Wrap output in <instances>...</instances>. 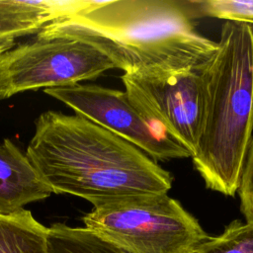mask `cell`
I'll return each instance as SVG.
<instances>
[{
    "label": "cell",
    "instance_id": "obj_1",
    "mask_svg": "<svg viewBox=\"0 0 253 253\" xmlns=\"http://www.w3.org/2000/svg\"><path fill=\"white\" fill-rule=\"evenodd\" d=\"M27 157L55 194H69L94 208L167 194L170 172L139 148L88 119L42 113Z\"/></svg>",
    "mask_w": 253,
    "mask_h": 253
},
{
    "label": "cell",
    "instance_id": "obj_2",
    "mask_svg": "<svg viewBox=\"0 0 253 253\" xmlns=\"http://www.w3.org/2000/svg\"><path fill=\"white\" fill-rule=\"evenodd\" d=\"M202 131L191 157L206 187L234 196L253 132V26L225 21L201 70Z\"/></svg>",
    "mask_w": 253,
    "mask_h": 253
},
{
    "label": "cell",
    "instance_id": "obj_3",
    "mask_svg": "<svg viewBox=\"0 0 253 253\" xmlns=\"http://www.w3.org/2000/svg\"><path fill=\"white\" fill-rule=\"evenodd\" d=\"M191 1H84L73 18L124 73L182 70L204 65L216 42L194 23Z\"/></svg>",
    "mask_w": 253,
    "mask_h": 253
},
{
    "label": "cell",
    "instance_id": "obj_4",
    "mask_svg": "<svg viewBox=\"0 0 253 253\" xmlns=\"http://www.w3.org/2000/svg\"><path fill=\"white\" fill-rule=\"evenodd\" d=\"M116 68L70 14L0 54V100L29 90L66 87Z\"/></svg>",
    "mask_w": 253,
    "mask_h": 253
},
{
    "label": "cell",
    "instance_id": "obj_5",
    "mask_svg": "<svg viewBox=\"0 0 253 253\" xmlns=\"http://www.w3.org/2000/svg\"><path fill=\"white\" fill-rule=\"evenodd\" d=\"M82 219L85 227L130 253H197L210 237L167 194L93 208Z\"/></svg>",
    "mask_w": 253,
    "mask_h": 253
},
{
    "label": "cell",
    "instance_id": "obj_6",
    "mask_svg": "<svg viewBox=\"0 0 253 253\" xmlns=\"http://www.w3.org/2000/svg\"><path fill=\"white\" fill-rule=\"evenodd\" d=\"M200 67L124 73L130 101L191 154L202 131L204 93Z\"/></svg>",
    "mask_w": 253,
    "mask_h": 253
},
{
    "label": "cell",
    "instance_id": "obj_7",
    "mask_svg": "<svg viewBox=\"0 0 253 253\" xmlns=\"http://www.w3.org/2000/svg\"><path fill=\"white\" fill-rule=\"evenodd\" d=\"M43 91L75 114L130 142L154 161L191 157L188 150L143 115L126 92L82 84Z\"/></svg>",
    "mask_w": 253,
    "mask_h": 253
},
{
    "label": "cell",
    "instance_id": "obj_8",
    "mask_svg": "<svg viewBox=\"0 0 253 253\" xmlns=\"http://www.w3.org/2000/svg\"><path fill=\"white\" fill-rule=\"evenodd\" d=\"M30 159L10 139L0 144V210L15 211L51 195Z\"/></svg>",
    "mask_w": 253,
    "mask_h": 253
},
{
    "label": "cell",
    "instance_id": "obj_9",
    "mask_svg": "<svg viewBox=\"0 0 253 253\" xmlns=\"http://www.w3.org/2000/svg\"><path fill=\"white\" fill-rule=\"evenodd\" d=\"M76 1L0 0V54L12 48L16 40L37 34L47 23L69 15Z\"/></svg>",
    "mask_w": 253,
    "mask_h": 253
},
{
    "label": "cell",
    "instance_id": "obj_10",
    "mask_svg": "<svg viewBox=\"0 0 253 253\" xmlns=\"http://www.w3.org/2000/svg\"><path fill=\"white\" fill-rule=\"evenodd\" d=\"M48 227L28 210H0V253H48Z\"/></svg>",
    "mask_w": 253,
    "mask_h": 253
},
{
    "label": "cell",
    "instance_id": "obj_11",
    "mask_svg": "<svg viewBox=\"0 0 253 253\" xmlns=\"http://www.w3.org/2000/svg\"><path fill=\"white\" fill-rule=\"evenodd\" d=\"M48 253H130L87 227L53 223L48 227Z\"/></svg>",
    "mask_w": 253,
    "mask_h": 253
},
{
    "label": "cell",
    "instance_id": "obj_12",
    "mask_svg": "<svg viewBox=\"0 0 253 253\" xmlns=\"http://www.w3.org/2000/svg\"><path fill=\"white\" fill-rule=\"evenodd\" d=\"M197 253H253V225L233 220L220 235L209 237Z\"/></svg>",
    "mask_w": 253,
    "mask_h": 253
},
{
    "label": "cell",
    "instance_id": "obj_13",
    "mask_svg": "<svg viewBox=\"0 0 253 253\" xmlns=\"http://www.w3.org/2000/svg\"><path fill=\"white\" fill-rule=\"evenodd\" d=\"M237 193L246 223L253 225V139L243 165Z\"/></svg>",
    "mask_w": 253,
    "mask_h": 253
}]
</instances>
